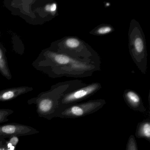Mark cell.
Listing matches in <instances>:
<instances>
[{"mask_svg":"<svg viewBox=\"0 0 150 150\" xmlns=\"http://www.w3.org/2000/svg\"><path fill=\"white\" fill-rule=\"evenodd\" d=\"M58 52L79 60L99 64L97 53L87 44L78 38L67 37L57 44Z\"/></svg>","mask_w":150,"mask_h":150,"instance_id":"3957f363","label":"cell"},{"mask_svg":"<svg viewBox=\"0 0 150 150\" xmlns=\"http://www.w3.org/2000/svg\"><path fill=\"white\" fill-rule=\"evenodd\" d=\"M101 88V84L95 82L66 93L60 99L57 110L75 104L85 100L95 93Z\"/></svg>","mask_w":150,"mask_h":150,"instance_id":"5b68a950","label":"cell"},{"mask_svg":"<svg viewBox=\"0 0 150 150\" xmlns=\"http://www.w3.org/2000/svg\"><path fill=\"white\" fill-rule=\"evenodd\" d=\"M106 103L103 99L92 100L80 103H75L57 110L54 117L76 118L93 114L103 108Z\"/></svg>","mask_w":150,"mask_h":150,"instance_id":"277c9868","label":"cell"},{"mask_svg":"<svg viewBox=\"0 0 150 150\" xmlns=\"http://www.w3.org/2000/svg\"><path fill=\"white\" fill-rule=\"evenodd\" d=\"M135 135L138 138L144 139L150 142V121L145 119L138 123Z\"/></svg>","mask_w":150,"mask_h":150,"instance_id":"9c48e42d","label":"cell"},{"mask_svg":"<svg viewBox=\"0 0 150 150\" xmlns=\"http://www.w3.org/2000/svg\"><path fill=\"white\" fill-rule=\"evenodd\" d=\"M114 30V28L110 25H102L92 30L90 34L97 36L104 35L111 33Z\"/></svg>","mask_w":150,"mask_h":150,"instance_id":"8fae6325","label":"cell"},{"mask_svg":"<svg viewBox=\"0 0 150 150\" xmlns=\"http://www.w3.org/2000/svg\"><path fill=\"white\" fill-rule=\"evenodd\" d=\"M33 88L28 87H20L8 88L0 91V102L13 100L23 94L32 91Z\"/></svg>","mask_w":150,"mask_h":150,"instance_id":"ba28073f","label":"cell"},{"mask_svg":"<svg viewBox=\"0 0 150 150\" xmlns=\"http://www.w3.org/2000/svg\"><path fill=\"white\" fill-rule=\"evenodd\" d=\"M125 150H138L137 141L133 135H131L129 137Z\"/></svg>","mask_w":150,"mask_h":150,"instance_id":"5bb4252c","label":"cell"},{"mask_svg":"<svg viewBox=\"0 0 150 150\" xmlns=\"http://www.w3.org/2000/svg\"><path fill=\"white\" fill-rule=\"evenodd\" d=\"M123 96L125 101L130 108L141 113L146 112V108L144 106L140 96L136 92L130 89H127L124 92Z\"/></svg>","mask_w":150,"mask_h":150,"instance_id":"52a82bcc","label":"cell"},{"mask_svg":"<svg viewBox=\"0 0 150 150\" xmlns=\"http://www.w3.org/2000/svg\"><path fill=\"white\" fill-rule=\"evenodd\" d=\"M39 133V131L36 129L26 125L11 123L0 125V139L13 136H30Z\"/></svg>","mask_w":150,"mask_h":150,"instance_id":"8992f818","label":"cell"},{"mask_svg":"<svg viewBox=\"0 0 150 150\" xmlns=\"http://www.w3.org/2000/svg\"><path fill=\"white\" fill-rule=\"evenodd\" d=\"M16 146L11 143L8 138L0 139V150H16Z\"/></svg>","mask_w":150,"mask_h":150,"instance_id":"7c38bea8","label":"cell"},{"mask_svg":"<svg viewBox=\"0 0 150 150\" xmlns=\"http://www.w3.org/2000/svg\"><path fill=\"white\" fill-rule=\"evenodd\" d=\"M14 111L13 110L8 109H0V123L8 122L9 120L8 117L13 114Z\"/></svg>","mask_w":150,"mask_h":150,"instance_id":"4fadbf2b","label":"cell"},{"mask_svg":"<svg viewBox=\"0 0 150 150\" xmlns=\"http://www.w3.org/2000/svg\"><path fill=\"white\" fill-rule=\"evenodd\" d=\"M45 9L47 12H50L51 13L54 14L55 12L57 11V5L56 3H52L50 5H48L46 6L45 7Z\"/></svg>","mask_w":150,"mask_h":150,"instance_id":"9a60e30c","label":"cell"},{"mask_svg":"<svg viewBox=\"0 0 150 150\" xmlns=\"http://www.w3.org/2000/svg\"><path fill=\"white\" fill-rule=\"evenodd\" d=\"M129 47L130 54L135 64L142 73L147 68V51L144 32L137 21L133 20L129 30Z\"/></svg>","mask_w":150,"mask_h":150,"instance_id":"7a4b0ae2","label":"cell"},{"mask_svg":"<svg viewBox=\"0 0 150 150\" xmlns=\"http://www.w3.org/2000/svg\"><path fill=\"white\" fill-rule=\"evenodd\" d=\"M71 88L69 83L63 84L29 100L28 103L35 104L38 116L51 120L54 117L61 97L66 93L71 92L70 90L72 89Z\"/></svg>","mask_w":150,"mask_h":150,"instance_id":"6da1fadb","label":"cell"},{"mask_svg":"<svg viewBox=\"0 0 150 150\" xmlns=\"http://www.w3.org/2000/svg\"><path fill=\"white\" fill-rule=\"evenodd\" d=\"M0 72L8 79H11V74L3 50L0 48Z\"/></svg>","mask_w":150,"mask_h":150,"instance_id":"30bf717a","label":"cell"}]
</instances>
